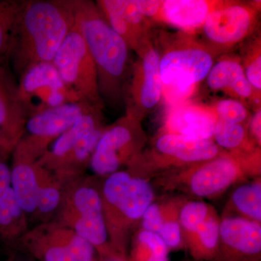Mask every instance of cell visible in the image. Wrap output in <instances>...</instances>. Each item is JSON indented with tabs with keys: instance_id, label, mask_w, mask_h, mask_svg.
I'll return each instance as SVG.
<instances>
[{
	"instance_id": "cell-1",
	"label": "cell",
	"mask_w": 261,
	"mask_h": 261,
	"mask_svg": "<svg viewBox=\"0 0 261 261\" xmlns=\"http://www.w3.org/2000/svg\"><path fill=\"white\" fill-rule=\"evenodd\" d=\"M75 25L70 0L21 1L8 58L19 78L53 62Z\"/></svg>"
},
{
	"instance_id": "cell-2",
	"label": "cell",
	"mask_w": 261,
	"mask_h": 261,
	"mask_svg": "<svg viewBox=\"0 0 261 261\" xmlns=\"http://www.w3.org/2000/svg\"><path fill=\"white\" fill-rule=\"evenodd\" d=\"M70 4L75 27L95 64L100 97L103 102L118 104L124 98L130 49L106 21L96 3L70 0Z\"/></svg>"
},
{
	"instance_id": "cell-3",
	"label": "cell",
	"mask_w": 261,
	"mask_h": 261,
	"mask_svg": "<svg viewBox=\"0 0 261 261\" xmlns=\"http://www.w3.org/2000/svg\"><path fill=\"white\" fill-rule=\"evenodd\" d=\"M152 37L159 56L162 98L170 107L186 102L207 78L216 56L195 34L161 31Z\"/></svg>"
},
{
	"instance_id": "cell-4",
	"label": "cell",
	"mask_w": 261,
	"mask_h": 261,
	"mask_svg": "<svg viewBox=\"0 0 261 261\" xmlns=\"http://www.w3.org/2000/svg\"><path fill=\"white\" fill-rule=\"evenodd\" d=\"M54 221L70 228L106 257L108 233L100 191L84 176L63 184L61 205Z\"/></svg>"
},
{
	"instance_id": "cell-5",
	"label": "cell",
	"mask_w": 261,
	"mask_h": 261,
	"mask_svg": "<svg viewBox=\"0 0 261 261\" xmlns=\"http://www.w3.org/2000/svg\"><path fill=\"white\" fill-rule=\"evenodd\" d=\"M100 194L108 237L118 245L127 224L142 218L152 203L153 190L142 178L116 171L108 176Z\"/></svg>"
},
{
	"instance_id": "cell-6",
	"label": "cell",
	"mask_w": 261,
	"mask_h": 261,
	"mask_svg": "<svg viewBox=\"0 0 261 261\" xmlns=\"http://www.w3.org/2000/svg\"><path fill=\"white\" fill-rule=\"evenodd\" d=\"M51 63L65 87L79 100L104 106L99 94L95 64L75 25L62 43Z\"/></svg>"
},
{
	"instance_id": "cell-7",
	"label": "cell",
	"mask_w": 261,
	"mask_h": 261,
	"mask_svg": "<svg viewBox=\"0 0 261 261\" xmlns=\"http://www.w3.org/2000/svg\"><path fill=\"white\" fill-rule=\"evenodd\" d=\"M16 247L39 261H95V248L54 220L29 228Z\"/></svg>"
},
{
	"instance_id": "cell-8",
	"label": "cell",
	"mask_w": 261,
	"mask_h": 261,
	"mask_svg": "<svg viewBox=\"0 0 261 261\" xmlns=\"http://www.w3.org/2000/svg\"><path fill=\"white\" fill-rule=\"evenodd\" d=\"M257 3L226 0L209 15L199 31L200 42L215 56L231 50L255 30L260 10Z\"/></svg>"
},
{
	"instance_id": "cell-9",
	"label": "cell",
	"mask_w": 261,
	"mask_h": 261,
	"mask_svg": "<svg viewBox=\"0 0 261 261\" xmlns=\"http://www.w3.org/2000/svg\"><path fill=\"white\" fill-rule=\"evenodd\" d=\"M135 53L137 60L125 87L124 99L126 113L142 121L159 106L163 97L159 56L152 34L142 41Z\"/></svg>"
},
{
	"instance_id": "cell-10",
	"label": "cell",
	"mask_w": 261,
	"mask_h": 261,
	"mask_svg": "<svg viewBox=\"0 0 261 261\" xmlns=\"http://www.w3.org/2000/svg\"><path fill=\"white\" fill-rule=\"evenodd\" d=\"M144 140L140 120L126 113L106 127L94 149L89 166L99 176L118 171L123 163L135 159Z\"/></svg>"
},
{
	"instance_id": "cell-11",
	"label": "cell",
	"mask_w": 261,
	"mask_h": 261,
	"mask_svg": "<svg viewBox=\"0 0 261 261\" xmlns=\"http://www.w3.org/2000/svg\"><path fill=\"white\" fill-rule=\"evenodd\" d=\"M92 106L94 105L82 101L66 103L29 117L23 135L13 150L38 161L51 144Z\"/></svg>"
},
{
	"instance_id": "cell-12",
	"label": "cell",
	"mask_w": 261,
	"mask_h": 261,
	"mask_svg": "<svg viewBox=\"0 0 261 261\" xmlns=\"http://www.w3.org/2000/svg\"><path fill=\"white\" fill-rule=\"evenodd\" d=\"M18 93L27 119L66 103L82 102L65 87L51 63L36 65L20 76Z\"/></svg>"
},
{
	"instance_id": "cell-13",
	"label": "cell",
	"mask_w": 261,
	"mask_h": 261,
	"mask_svg": "<svg viewBox=\"0 0 261 261\" xmlns=\"http://www.w3.org/2000/svg\"><path fill=\"white\" fill-rule=\"evenodd\" d=\"M11 152L0 149V243L15 248L29 228V219L12 186L8 159Z\"/></svg>"
},
{
	"instance_id": "cell-14",
	"label": "cell",
	"mask_w": 261,
	"mask_h": 261,
	"mask_svg": "<svg viewBox=\"0 0 261 261\" xmlns=\"http://www.w3.org/2000/svg\"><path fill=\"white\" fill-rule=\"evenodd\" d=\"M106 21L130 50L152 34V22L141 13L136 0H98L96 2Z\"/></svg>"
},
{
	"instance_id": "cell-15",
	"label": "cell",
	"mask_w": 261,
	"mask_h": 261,
	"mask_svg": "<svg viewBox=\"0 0 261 261\" xmlns=\"http://www.w3.org/2000/svg\"><path fill=\"white\" fill-rule=\"evenodd\" d=\"M27 117L18 93V82L0 62V139L13 151L24 133Z\"/></svg>"
},
{
	"instance_id": "cell-16",
	"label": "cell",
	"mask_w": 261,
	"mask_h": 261,
	"mask_svg": "<svg viewBox=\"0 0 261 261\" xmlns=\"http://www.w3.org/2000/svg\"><path fill=\"white\" fill-rule=\"evenodd\" d=\"M216 122L217 118L211 106L186 101L168 109L163 133L212 140Z\"/></svg>"
},
{
	"instance_id": "cell-17",
	"label": "cell",
	"mask_w": 261,
	"mask_h": 261,
	"mask_svg": "<svg viewBox=\"0 0 261 261\" xmlns=\"http://www.w3.org/2000/svg\"><path fill=\"white\" fill-rule=\"evenodd\" d=\"M225 3L226 0H161L159 12L152 22L166 24L180 32L195 35L209 15Z\"/></svg>"
},
{
	"instance_id": "cell-18",
	"label": "cell",
	"mask_w": 261,
	"mask_h": 261,
	"mask_svg": "<svg viewBox=\"0 0 261 261\" xmlns=\"http://www.w3.org/2000/svg\"><path fill=\"white\" fill-rule=\"evenodd\" d=\"M103 108L104 106H99L89 108L68 130L53 142L51 147L38 160V163L48 169L84 139L104 128Z\"/></svg>"
},
{
	"instance_id": "cell-19",
	"label": "cell",
	"mask_w": 261,
	"mask_h": 261,
	"mask_svg": "<svg viewBox=\"0 0 261 261\" xmlns=\"http://www.w3.org/2000/svg\"><path fill=\"white\" fill-rule=\"evenodd\" d=\"M240 173V164L234 158H215L193 173L190 181L192 191L199 197L216 195L231 185Z\"/></svg>"
},
{
	"instance_id": "cell-20",
	"label": "cell",
	"mask_w": 261,
	"mask_h": 261,
	"mask_svg": "<svg viewBox=\"0 0 261 261\" xmlns=\"http://www.w3.org/2000/svg\"><path fill=\"white\" fill-rule=\"evenodd\" d=\"M206 79L207 86L212 90L224 91L240 101H256L260 104V97L249 83L242 62L238 58H221L213 65Z\"/></svg>"
},
{
	"instance_id": "cell-21",
	"label": "cell",
	"mask_w": 261,
	"mask_h": 261,
	"mask_svg": "<svg viewBox=\"0 0 261 261\" xmlns=\"http://www.w3.org/2000/svg\"><path fill=\"white\" fill-rule=\"evenodd\" d=\"M155 149L165 157L182 163L208 161L218 157L219 146L212 140H199L174 134L162 133Z\"/></svg>"
},
{
	"instance_id": "cell-22",
	"label": "cell",
	"mask_w": 261,
	"mask_h": 261,
	"mask_svg": "<svg viewBox=\"0 0 261 261\" xmlns=\"http://www.w3.org/2000/svg\"><path fill=\"white\" fill-rule=\"evenodd\" d=\"M10 166L12 186L19 204L28 219L34 217L37 211L38 197L37 161L13 151Z\"/></svg>"
},
{
	"instance_id": "cell-23",
	"label": "cell",
	"mask_w": 261,
	"mask_h": 261,
	"mask_svg": "<svg viewBox=\"0 0 261 261\" xmlns=\"http://www.w3.org/2000/svg\"><path fill=\"white\" fill-rule=\"evenodd\" d=\"M225 245L238 256H255L261 251V228L254 221L228 218L220 224Z\"/></svg>"
},
{
	"instance_id": "cell-24",
	"label": "cell",
	"mask_w": 261,
	"mask_h": 261,
	"mask_svg": "<svg viewBox=\"0 0 261 261\" xmlns=\"http://www.w3.org/2000/svg\"><path fill=\"white\" fill-rule=\"evenodd\" d=\"M63 190V182L39 165L37 211L34 217L40 220L41 223L51 221V218L56 216L61 205Z\"/></svg>"
},
{
	"instance_id": "cell-25",
	"label": "cell",
	"mask_w": 261,
	"mask_h": 261,
	"mask_svg": "<svg viewBox=\"0 0 261 261\" xmlns=\"http://www.w3.org/2000/svg\"><path fill=\"white\" fill-rule=\"evenodd\" d=\"M21 1L0 0V62L8 58Z\"/></svg>"
},
{
	"instance_id": "cell-26",
	"label": "cell",
	"mask_w": 261,
	"mask_h": 261,
	"mask_svg": "<svg viewBox=\"0 0 261 261\" xmlns=\"http://www.w3.org/2000/svg\"><path fill=\"white\" fill-rule=\"evenodd\" d=\"M234 205L249 217L260 221L261 186L260 183L249 184L238 187L232 195Z\"/></svg>"
},
{
	"instance_id": "cell-27",
	"label": "cell",
	"mask_w": 261,
	"mask_h": 261,
	"mask_svg": "<svg viewBox=\"0 0 261 261\" xmlns=\"http://www.w3.org/2000/svg\"><path fill=\"white\" fill-rule=\"evenodd\" d=\"M245 51L243 60V68L247 80L252 86L257 95L261 92V42L260 38L249 43Z\"/></svg>"
},
{
	"instance_id": "cell-28",
	"label": "cell",
	"mask_w": 261,
	"mask_h": 261,
	"mask_svg": "<svg viewBox=\"0 0 261 261\" xmlns=\"http://www.w3.org/2000/svg\"><path fill=\"white\" fill-rule=\"evenodd\" d=\"M198 236L199 244L195 251V255L199 257H206L213 255L220 235V224L217 219L209 214L207 219L197 228L195 232Z\"/></svg>"
},
{
	"instance_id": "cell-29",
	"label": "cell",
	"mask_w": 261,
	"mask_h": 261,
	"mask_svg": "<svg viewBox=\"0 0 261 261\" xmlns=\"http://www.w3.org/2000/svg\"><path fill=\"white\" fill-rule=\"evenodd\" d=\"M246 129L243 124L216 122L214 135L216 145L228 149H238L246 140Z\"/></svg>"
},
{
	"instance_id": "cell-30",
	"label": "cell",
	"mask_w": 261,
	"mask_h": 261,
	"mask_svg": "<svg viewBox=\"0 0 261 261\" xmlns=\"http://www.w3.org/2000/svg\"><path fill=\"white\" fill-rule=\"evenodd\" d=\"M217 121L243 124L249 117L246 105L235 99H223L211 106Z\"/></svg>"
},
{
	"instance_id": "cell-31",
	"label": "cell",
	"mask_w": 261,
	"mask_h": 261,
	"mask_svg": "<svg viewBox=\"0 0 261 261\" xmlns=\"http://www.w3.org/2000/svg\"><path fill=\"white\" fill-rule=\"evenodd\" d=\"M138 239L147 249L139 252L137 261H168V247L159 233L143 230L139 234Z\"/></svg>"
},
{
	"instance_id": "cell-32",
	"label": "cell",
	"mask_w": 261,
	"mask_h": 261,
	"mask_svg": "<svg viewBox=\"0 0 261 261\" xmlns=\"http://www.w3.org/2000/svg\"><path fill=\"white\" fill-rule=\"evenodd\" d=\"M208 216V207L206 204L201 202H192L187 204L182 209L180 221L187 231L195 233Z\"/></svg>"
},
{
	"instance_id": "cell-33",
	"label": "cell",
	"mask_w": 261,
	"mask_h": 261,
	"mask_svg": "<svg viewBox=\"0 0 261 261\" xmlns=\"http://www.w3.org/2000/svg\"><path fill=\"white\" fill-rule=\"evenodd\" d=\"M163 224V219L159 206L157 204H151L142 215L144 229L159 233Z\"/></svg>"
},
{
	"instance_id": "cell-34",
	"label": "cell",
	"mask_w": 261,
	"mask_h": 261,
	"mask_svg": "<svg viewBox=\"0 0 261 261\" xmlns=\"http://www.w3.org/2000/svg\"><path fill=\"white\" fill-rule=\"evenodd\" d=\"M159 234L168 247L174 248L181 243V230L179 225L176 221L163 222Z\"/></svg>"
},
{
	"instance_id": "cell-35",
	"label": "cell",
	"mask_w": 261,
	"mask_h": 261,
	"mask_svg": "<svg viewBox=\"0 0 261 261\" xmlns=\"http://www.w3.org/2000/svg\"><path fill=\"white\" fill-rule=\"evenodd\" d=\"M136 3L142 15L152 22L159 12L161 0H136Z\"/></svg>"
},
{
	"instance_id": "cell-36",
	"label": "cell",
	"mask_w": 261,
	"mask_h": 261,
	"mask_svg": "<svg viewBox=\"0 0 261 261\" xmlns=\"http://www.w3.org/2000/svg\"><path fill=\"white\" fill-rule=\"evenodd\" d=\"M250 130L255 140L260 144L261 140V110L257 108L250 121Z\"/></svg>"
},
{
	"instance_id": "cell-37",
	"label": "cell",
	"mask_w": 261,
	"mask_h": 261,
	"mask_svg": "<svg viewBox=\"0 0 261 261\" xmlns=\"http://www.w3.org/2000/svg\"><path fill=\"white\" fill-rule=\"evenodd\" d=\"M106 261H125L123 257L113 255V256L106 257Z\"/></svg>"
}]
</instances>
